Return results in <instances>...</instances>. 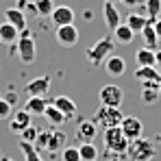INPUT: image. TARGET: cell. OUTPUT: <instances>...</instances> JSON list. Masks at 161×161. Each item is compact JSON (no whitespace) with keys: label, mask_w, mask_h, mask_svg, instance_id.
Listing matches in <instances>:
<instances>
[{"label":"cell","mask_w":161,"mask_h":161,"mask_svg":"<svg viewBox=\"0 0 161 161\" xmlns=\"http://www.w3.org/2000/svg\"><path fill=\"white\" fill-rule=\"evenodd\" d=\"M103 144H105V150L120 157V155H126V148H129V139L126 135L122 133L120 126H109L103 129Z\"/></svg>","instance_id":"obj_1"},{"label":"cell","mask_w":161,"mask_h":161,"mask_svg":"<svg viewBox=\"0 0 161 161\" xmlns=\"http://www.w3.org/2000/svg\"><path fill=\"white\" fill-rule=\"evenodd\" d=\"M157 155V148L153 146L150 139H144V137H137L129 142V148H126V157L131 161H150L155 159Z\"/></svg>","instance_id":"obj_2"},{"label":"cell","mask_w":161,"mask_h":161,"mask_svg":"<svg viewBox=\"0 0 161 161\" xmlns=\"http://www.w3.org/2000/svg\"><path fill=\"white\" fill-rule=\"evenodd\" d=\"M113 48H115V39L113 37H103L92 48H87L85 57H87V61L92 65H103V61L107 59L109 54H113Z\"/></svg>","instance_id":"obj_3"},{"label":"cell","mask_w":161,"mask_h":161,"mask_svg":"<svg viewBox=\"0 0 161 161\" xmlns=\"http://www.w3.org/2000/svg\"><path fill=\"white\" fill-rule=\"evenodd\" d=\"M15 54L20 57V61L22 63H26L31 65L33 61H35V57H37V48H35V39H33V35H31V31L24 28L22 31V35L18 37V42H15Z\"/></svg>","instance_id":"obj_4"},{"label":"cell","mask_w":161,"mask_h":161,"mask_svg":"<svg viewBox=\"0 0 161 161\" xmlns=\"http://www.w3.org/2000/svg\"><path fill=\"white\" fill-rule=\"evenodd\" d=\"M124 113L120 111V107H105L100 105V109L94 113V122L98 124V129H109V126H120Z\"/></svg>","instance_id":"obj_5"},{"label":"cell","mask_w":161,"mask_h":161,"mask_svg":"<svg viewBox=\"0 0 161 161\" xmlns=\"http://www.w3.org/2000/svg\"><path fill=\"white\" fill-rule=\"evenodd\" d=\"M98 98H100V105H105V107H120L124 100V92L118 85H105V87H100Z\"/></svg>","instance_id":"obj_6"},{"label":"cell","mask_w":161,"mask_h":161,"mask_svg":"<svg viewBox=\"0 0 161 161\" xmlns=\"http://www.w3.org/2000/svg\"><path fill=\"white\" fill-rule=\"evenodd\" d=\"M54 37L59 42V46L63 48H74L79 44V28L74 24H65V26H59L54 31Z\"/></svg>","instance_id":"obj_7"},{"label":"cell","mask_w":161,"mask_h":161,"mask_svg":"<svg viewBox=\"0 0 161 161\" xmlns=\"http://www.w3.org/2000/svg\"><path fill=\"white\" fill-rule=\"evenodd\" d=\"M50 20H53V26H65V24H74V9L68 7V4H54L53 13H50Z\"/></svg>","instance_id":"obj_8"},{"label":"cell","mask_w":161,"mask_h":161,"mask_svg":"<svg viewBox=\"0 0 161 161\" xmlns=\"http://www.w3.org/2000/svg\"><path fill=\"white\" fill-rule=\"evenodd\" d=\"M120 129H122V133L126 135V139L131 142V139H137V137H142L144 135V124H142V120L139 118H135V115H124L122 118V122H120Z\"/></svg>","instance_id":"obj_9"},{"label":"cell","mask_w":161,"mask_h":161,"mask_svg":"<svg viewBox=\"0 0 161 161\" xmlns=\"http://www.w3.org/2000/svg\"><path fill=\"white\" fill-rule=\"evenodd\" d=\"M65 142H68V135L63 133V131H59V129H48V142H46V150L44 153H48V155H57V153H61L63 150V146H65Z\"/></svg>","instance_id":"obj_10"},{"label":"cell","mask_w":161,"mask_h":161,"mask_svg":"<svg viewBox=\"0 0 161 161\" xmlns=\"http://www.w3.org/2000/svg\"><path fill=\"white\" fill-rule=\"evenodd\" d=\"M103 68H105V72H107L109 76L118 79V76H122L126 72V61L120 54H109L107 59L103 61Z\"/></svg>","instance_id":"obj_11"},{"label":"cell","mask_w":161,"mask_h":161,"mask_svg":"<svg viewBox=\"0 0 161 161\" xmlns=\"http://www.w3.org/2000/svg\"><path fill=\"white\" fill-rule=\"evenodd\" d=\"M48 89H50V76H46V74L28 80L26 87H24V92H26L28 96H46Z\"/></svg>","instance_id":"obj_12"},{"label":"cell","mask_w":161,"mask_h":161,"mask_svg":"<svg viewBox=\"0 0 161 161\" xmlns=\"http://www.w3.org/2000/svg\"><path fill=\"white\" fill-rule=\"evenodd\" d=\"M31 113L28 111H24V109H20V111H15L13 113V118H11V122H9V131L15 135H20L26 126H31Z\"/></svg>","instance_id":"obj_13"},{"label":"cell","mask_w":161,"mask_h":161,"mask_svg":"<svg viewBox=\"0 0 161 161\" xmlns=\"http://www.w3.org/2000/svg\"><path fill=\"white\" fill-rule=\"evenodd\" d=\"M98 135V124L94 120H83L76 129V139L79 142H94Z\"/></svg>","instance_id":"obj_14"},{"label":"cell","mask_w":161,"mask_h":161,"mask_svg":"<svg viewBox=\"0 0 161 161\" xmlns=\"http://www.w3.org/2000/svg\"><path fill=\"white\" fill-rule=\"evenodd\" d=\"M135 79L142 83H161V74L155 65H137Z\"/></svg>","instance_id":"obj_15"},{"label":"cell","mask_w":161,"mask_h":161,"mask_svg":"<svg viewBox=\"0 0 161 161\" xmlns=\"http://www.w3.org/2000/svg\"><path fill=\"white\" fill-rule=\"evenodd\" d=\"M103 20H105L107 28H111V31L120 24V11L115 7V2H105L103 4Z\"/></svg>","instance_id":"obj_16"},{"label":"cell","mask_w":161,"mask_h":161,"mask_svg":"<svg viewBox=\"0 0 161 161\" xmlns=\"http://www.w3.org/2000/svg\"><path fill=\"white\" fill-rule=\"evenodd\" d=\"M46 105H48V100L44 98V96H28V100L24 103V111H28L31 115H44V111H46Z\"/></svg>","instance_id":"obj_17"},{"label":"cell","mask_w":161,"mask_h":161,"mask_svg":"<svg viewBox=\"0 0 161 161\" xmlns=\"http://www.w3.org/2000/svg\"><path fill=\"white\" fill-rule=\"evenodd\" d=\"M161 98L159 83H142V100L146 105H155Z\"/></svg>","instance_id":"obj_18"},{"label":"cell","mask_w":161,"mask_h":161,"mask_svg":"<svg viewBox=\"0 0 161 161\" xmlns=\"http://www.w3.org/2000/svg\"><path fill=\"white\" fill-rule=\"evenodd\" d=\"M4 20H7V22H11L18 31H24V28H26V15H24V11H22V9H18V7L7 9V11H4Z\"/></svg>","instance_id":"obj_19"},{"label":"cell","mask_w":161,"mask_h":161,"mask_svg":"<svg viewBox=\"0 0 161 161\" xmlns=\"http://www.w3.org/2000/svg\"><path fill=\"white\" fill-rule=\"evenodd\" d=\"M18 37H20V31L13 26L11 22L4 20V22L0 24V44H15Z\"/></svg>","instance_id":"obj_20"},{"label":"cell","mask_w":161,"mask_h":161,"mask_svg":"<svg viewBox=\"0 0 161 161\" xmlns=\"http://www.w3.org/2000/svg\"><path fill=\"white\" fill-rule=\"evenodd\" d=\"M53 105L59 109L65 118H72V115L76 113V103H74L72 98H68V96H57L53 100Z\"/></svg>","instance_id":"obj_21"},{"label":"cell","mask_w":161,"mask_h":161,"mask_svg":"<svg viewBox=\"0 0 161 161\" xmlns=\"http://www.w3.org/2000/svg\"><path fill=\"white\" fill-rule=\"evenodd\" d=\"M139 13H144L148 22H155L161 15V0H144V7H139Z\"/></svg>","instance_id":"obj_22"},{"label":"cell","mask_w":161,"mask_h":161,"mask_svg":"<svg viewBox=\"0 0 161 161\" xmlns=\"http://www.w3.org/2000/svg\"><path fill=\"white\" fill-rule=\"evenodd\" d=\"M113 39H115V44L129 46V44L135 39V33L126 26V24H118V26L113 28Z\"/></svg>","instance_id":"obj_23"},{"label":"cell","mask_w":161,"mask_h":161,"mask_svg":"<svg viewBox=\"0 0 161 161\" xmlns=\"http://www.w3.org/2000/svg\"><path fill=\"white\" fill-rule=\"evenodd\" d=\"M142 37H144V46L146 48H150V50H157V46H159V37H157V33H155V26H153V22H148L146 26L142 28V33H139Z\"/></svg>","instance_id":"obj_24"},{"label":"cell","mask_w":161,"mask_h":161,"mask_svg":"<svg viewBox=\"0 0 161 161\" xmlns=\"http://www.w3.org/2000/svg\"><path fill=\"white\" fill-rule=\"evenodd\" d=\"M79 155L80 161H98V148L94 146V142H80Z\"/></svg>","instance_id":"obj_25"},{"label":"cell","mask_w":161,"mask_h":161,"mask_svg":"<svg viewBox=\"0 0 161 161\" xmlns=\"http://www.w3.org/2000/svg\"><path fill=\"white\" fill-rule=\"evenodd\" d=\"M44 118H46V120H48V122H50L53 126H61V124H63V122L68 120V118H65V115H63V113H61L59 109L54 107L53 103H48V105H46V111H44Z\"/></svg>","instance_id":"obj_26"},{"label":"cell","mask_w":161,"mask_h":161,"mask_svg":"<svg viewBox=\"0 0 161 161\" xmlns=\"http://www.w3.org/2000/svg\"><path fill=\"white\" fill-rule=\"evenodd\" d=\"M146 24H148V18L144 13H129V18H126V26L131 28L135 35H139Z\"/></svg>","instance_id":"obj_27"},{"label":"cell","mask_w":161,"mask_h":161,"mask_svg":"<svg viewBox=\"0 0 161 161\" xmlns=\"http://www.w3.org/2000/svg\"><path fill=\"white\" fill-rule=\"evenodd\" d=\"M135 61H137V65H155V50H150V48H139L137 53H135Z\"/></svg>","instance_id":"obj_28"},{"label":"cell","mask_w":161,"mask_h":161,"mask_svg":"<svg viewBox=\"0 0 161 161\" xmlns=\"http://www.w3.org/2000/svg\"><path fill=\"white\" fill-rule=\"evenodd\" d=\"M20 148H22L24 159H26V161H44L42 153H37V148H35L33 144H28V142H22V139H20Z\"/></svg>","instance_id":"obj_29"},{"label":"cell","mask_w":161,"mask_h":161,"mask_svg":"<svg viewBox=\"0 0 161 161\" xmlns=\"http://www.w3.org/2000/svg\"><path fill=\"white\" fill-rule=\"evenodd\" d=\"M53 9H54V2H53V0H35V13H37V15L50 18Z\"/></svg>","instance_id":"obj_30"},{"label":"cell","mask_w":161,"mask_h":161,"mask_svg":"<svg viewBox=\"0 0 161 161\" xmlns=\"http://www.w3.org/2000/svg\"><path fill=\"white\" fill-rule=\"evenodd\" d=\"M61 161H80L79 146H65L61 150Z\"/></svg>","instance_id":"obj_31"},{"label":"cell","mask_w":161,"mask_h":161,"mask_svg":"<svg viewBox=\"0 0 161 161\" xmlns=\"http://www.w3.org/2000/svg\"><path fill=\"white\" fill-rule=\"evenodd\" d=\"M37 133H39L37 126H26V129L20 133V139H22V142H28V144H33V142L37 139Z\"/></svg>","instance_id":"obj_32"},{"label":"cell","mask_w":161,"mask_h":161,"mask_svg":"<svg viewBox=\"0 0 161 161\" xmlns=\"http://www.w3.org/2000/svg\"><path fill=\"white\" fill-rule=\"evenodd\" d=\"M11 103L7 100V98H0V120H7V118H11Z\"/></svg>","instance_id":"obj_33"},{"label":"cell","mask_w":161,"mask_h":161,"mask_svg":"<svg viewBox=\"0 0 161 161\" xmlns=\"http://www.w3.org/2000/svg\"><path fill=\"white\" fill-rule=\"evenodd\" d=\"M115 2H120V4H124V7H137V4H144V0H115Z\"/></svg>","instance_id":"obj_34"},{"label":"cell","mask_w":161,"mask_h":161,"mask_svg":"<svg viewBox=\"0 0 161 161\" xmlns=\"http://www.w3.org/2000/svg\"><path fill=\"white\" fill-rule=\"evenodd\" d=\"M155 68L159 70V74H161V48L155 50Z\"/></svg>","instance_id":"obj_35"},{"label":"cell","mask_w":161,"mask_h":161,"mask_svg":"<svg viewBox=\"0 0 161 161\" xmlns=\"http://www.w3.org/2000/svg\"><path fill=\"white\" fill-rule=\"evenodd\" d=\"M153 26H155V33H157V37L161 39V18H157V20L153 22Z\"/></svg>","instance_id":"obj_36"},{"label":"cell","mask_w":161,"mask_h":161,"mask_svg":"<svg viewBox=\"0 0 161 161\" xmlns=\"http://www.w3.org/2000/svg\"><path fill=\"white\" fill-rule=\"evenodd\" d=\"M26 7H28V2H26V0H18V9H22V11H24Z\"/></svg>","instance_id":"obj_37"},{"label":"cell","mask_w":161,"mask_h":161,"mask_svg":"<svg viewBox=\"0 0 161 161\" xmlns=\"http://www.w3.org/2000/svg\"><path fill=\"white\" fill-rule=\"evenodd\" d=\"M0 161H15V159H11V157H2Z\"/></svg>","instance_id":"obj_38"},{"label":"cell","mask_w":161,"mask_h":161,"mask_svg":"<svg viewBox=\"0 0 161 161\" xmlns=\"http://www.w3.org/2000/svg\"><path fill=\"white\" fill-rule=\"evenodd\" d=\"M157 142H161V135H157Z\"/></svg>","instance_id":"obj_39"},{"label":"cell","mask_w":161,"mask_h":161,"mask_svg":"<svg viewBox=\"0 0 161 161\" xmlns=\"http://www.w3.org/2000/svg\"><path fill=\"white\" fill-rule=\"evenodd\" d=\"M111 161H120V159H118V157H113V159H111Z\"/></svg>","instance_id":"obj_40"},{"label":"cell","mask_w":161,"mask_h":161,"mask_svg":"<svg viewBox=\"0 0 161 161\" xmlns=\"http://www.w3.org/2000/svg\"><path fill=\"white\" fill-rule=\"evenodd\" d=\"M105 2H115V0H105Z\"/></svg>","instance_id":"obj_41"},{"label":"cell","mask_w":161,"mask_h":161,"mask_svg":"<svg viewBox=\"0 0 161 161\" xmlns=\"http://www.w3.org/2000/svg\"><path fill=\"white\" fill-rule=\"evenodd\" d=\"M159 92H161V83H159Z\"/></svg>","instance_id":"obj_42"},{"label":"cell","mask_w":161,"mask_h":161,"mask_svg":"<svg viewBox=\"0 0 161 161\" xmlns=\"http://www.w3.org/2000/svg\"><path fill=\"white\" fill-rule=\"evenodd\" d=\"M0 98H2V94H0Z\"/></svg>","instance_id":"obj_43"}]
</instances>
